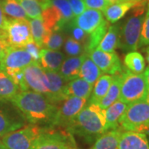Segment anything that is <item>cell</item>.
I'll list each match as a JSON object with an SVG mask.
<instances>
[{
  "instance_id": "41",
  "label": "cell",
  "mask_w": 149,
  "mask_h": 149,
  "mask_svg": "<svg viewBox=\"0 0 149 149\" xmlns=\"http://www.w3.org/2000/svg\"><path fill=\"white\" fill-rule=\"evenodd\" d=\"M8 20V18L6 17L4 14L3 8L0 5V31L1 32H3L4 31V28H5L6 24H7V22Z\"/></svg>"
},
{
  "instance_id": "30",
  "label": "cell",
  "mask_w": 149,
  "mask_h": 149,
  "mask_svg": "<svg viewBox=\"0 0 149 149\" xmlns=\"http://www.w3.org/2000/svg\"><path fill=\"white\" fill-rule=\"evenodd\" d=\"M0 5L6 17L10 19H27V16L17 0H0Z\"/></svg>"
},
{
  "instance_id": "33",
  "label": "cell",
  "mask_w": 149,
  "mask_h": 149,
  "mask_svg": "<svg viewBox=\"0 0 149 149\" xmlns=\"http://www.w3.org/2000/svg\"><path fill=\"white\" fill-rule=\"evenodd\" d=\"M33 41L41 47H42L43 38L45 37V28L42 17L34 18L29 21Z\"/></svg>"
},
{
  "instance_id": "8",
  "label": "cell",
  "mask_w": 149,
  "mask_h": 149,
  "mask_svg": "<svg viewBox=\"0 0 149 149\" xmlns=\"http://www.w3.org/2000/svg\"><path fill=\"white\" fill-rule=\"evenodd\" d=\"M4 40L9 47L24 48L33 41L28 19H10L4 28Z\"/></svg>"
},
{
  "instance_id": "47",
  "label": "cell",
  "mask_w": 149,
  "mask_h": 149,
  "mask_svg": "<svg viewBox=\"0 0 149 149\" xmlns=\"http://www.w3.org/2000/svg\"><path fill=\"white\" fill-rule=\"evenodd\" d=\"M146 101L148 102L149 104V87L148 90V94H147V97H146Z\"/></svg>"
},
{
  "instance_id": "42",
  "label": "cell",
  "mask_w": 149,
  "mask_h": 149,
  "mask_svg": "<svg viewBox=\"0 0 149 149\" xmlns=\"http://www.w3.org/2000/svg\"><path fill=\"white\" fill-rule=\"evenodd\" d=\"M8 44L7 43L4 39H0V60L2 59L3 54H4V52L7 48L8 47Z\"/></svg>"
},
{
  "instance_id": "49",
  "label": "cell",
  "mask_w": 149,
  "mask_h": 149,
  "mask_svg": "<svg viewBox=\"0 0 149 149\" xmlns=\"http://www.w3.org/2000/svg\"><path fill=\"white\" fill-rule=\"evenodd\" d=\"M110 2H112V3H115V2H117V1H119V0H109Z\"/></svg>"
},
{
  "instance_id": "43",
  "label": "cell",
  "mask_w": 149,
  "mask_h": 149,
  "mask_svg": "<svg viewBox=\"0 0 149 149\" xmlns=\"http://www.w3.org/2000/svg\"><path fill=\"white\" fill-rule=\"evenodd\" d=\"M143 74L145 79H146V81H147V83H148V85L149 86V67H148L147 69L145 70Z\"/></svg>"
},
{
  "instance_id": "10",
  "label": "cell",
  "mask_w": 149,
  "mask_h": 149,
  "mask_svg": "<svg viewBox=\"0 0 149 149\" xmlns=\"http://www.w3.org/2000/svg\"><path fill=\"white\" fill-rule=\"evenodd\" d=\"M34 62L31 55L24 48L8 47L0 60V69L8 75L22 70Z\"/></svg>"
},
{
  "instance_id": "51",
  "label": "cell",
  "mask_w": 149,
  "mask_h": 149,
  "mask_svg": "<svg viewBox=\"0 0 149 149\" xmlns=\"http://www.w3.org/2000/svg\"><path fill=\"white\" fill-rule=\"evenodd\" d=\"M71 149H76V148H71Z\"/></svg>"
},
{
  "instance_id": "2",
  "label": "cell",
  "mask_w": 149,
  "mask_h": 149,
  "mask_svg": "<svg viewBox=\"0 0 149 149\" xmlns=\"http://www.w3.org/2000/svg\"><path fill=\"white\" fill-rule=\"evenodd\" d=\"M105 112L95 104L84 107L65 128L89 142H93L104 133Z\"/></svg>"
},
{
  "instance_id": "44",
  "label": "cell",
  "mask_w": 149,
  "mask_h": 149,
  "mask_svg": "<svg viewBox=\"0 0 149 149\" xmlns=\"http://www.w3.org/2000/svg\"><path fill=\"white\" fill-rule=\"evenodd\" d=\"M146 55H147V61H148V67H149V47L147 48V50H146Z\"/></svg>"
},
{
  "instance_id": "52",
  "label": "cell",
  "mask_w": 149,
  "mask_h": 149,
  "mask_svg": "<svg viewBox=\"0 0 149 149\" xmlns=\"http://www.w3.org/2000/svg\"><path fill=\"white\" fill-rule=\"evenodd\" d=\"M148 143H149V139H148Z\"/></svg>"
},
{
  "instance_id": "3",
  "label": "cell",
  "mask_w": 149,
  "mask_h": 149,
  "mask_svg": "<svg viewBox=\"0 0 149 149\" xmlns=\"http://www.w3.org/2000/svg\"><path fill=\"white\" fill-rule=\"evenodd\" d=\"M147 3L133 7L131 13L119 24L118 47L126 52H134L139 47V39L142 25L145 17Z\"/></svg>"
},
{
  "instance_id": "35",
  "label": "cell",
  "mask_w": 149,
  "mask_h": 149,
  "mask_svg": "<svg viewBox=\"0 0 149 149\" xmlns=\"http://www.w3.org/2000/svg\"><path fill=\"white\" fill-rule=\"evenodd\" d=\"M65 51L70 56H78L85 53V47L72 37H69L65 42Z\"/></svg>"
},
{
  "instance_id": "25",
  "label": "cell",
  "mask_w": 149,
  "mask_h": 149,
  "mask_svg": "<svg viewBox=\"0 0 149 149\" xmlns=\"http://www.w3.org/2000/svg\"><path fill=\"white\" fill-rule=\"evenodd\" d=\"M112 80H113V75L110 74L101 75L95 83V85L92 91L90 99L88 100V104H98L107 94L111 85Z\"/></svg>"
},
{
  "instance_id": "29",
  "label": "cell",
  "mask_w": 149,
  "mask_h": 149,
  "mask_svg": "<svg viewBox=\"0 0 149 149\" xmlns=\"http://www.w3.org/2000/svg\"><path fill=\"white\" fill-rule=\"evenodd\" d=\"M22 120L13 118L8 113L0 109V137H3L8 133L13 132L18 128L23 127Z\"/></svg>"
},
{
  "instance_id": "22",
  "label": "cell",
  "mask_w": 149,
  "mask_h": 149,
  "mask_svg": "<svg viewBox=\"0 0 149 149\" xmlns=\"http://www.w3.org/2000/svg\"><path fill=\"white\" fill-rule=\"evenodd\" d=\"M119 42V24L109 26L108 31L103 37L100 43L96 49L104 52H114L118 47Z\"/></svg>"
},
{
  "instance_id": "21",
  "label": "cell",
  "mask_w": 149,
  "mask_h": 149,
  "mask_svg": "<svg viewBox=\"0 0 149 149\" xmlns=\"http://www.w3.org/2000/svg\"><path fill=\"white\" fill-rule=\"evenodd\" d=\"M122 129L119 128L107 131L96 139L91 149H118Z\"/></svg>"
},
{
  "instance_id": "6",
  "label": "cell",
  "mask_w": 149,
  "mask_h": 149,
  "mask_svg": "<svg viewBox=\"0 0 149 149\" xmlns=\"http://www.w3.org/2000/svg\"><path fill=\"white\" fill-rule=\"evenodd\" d=\"M75 148L71 133L65 128L44 129L37 137L31 149H71Z\"/></svg>"
},
{
  "instance_id": "32",
  "label": "cell",
  "mask_w": 149,
  "mask_h": 149,
  "mask_svg": "<svg viewBox=\"0 0 149 149\" xmlns=\"http://www.w3.org/2000/svg\"><path fill=\"white\" fill-rule=\"evenodd\" d=\"M47 2L49 5L55 6L60 11L66 26L72 21L74 15L68 0H47Z\"/></svg>"
},
{
  "instance_id": "19",
  "label": "cell",
  "mask_w": 149,
  "mask_h": 149,
  "mask_svg": "<svg viewBox=\"0 0 149 149\" xmlns=\"http://www.w3.org/2000/svg\"><path fill=\"white\" fill-rule=\"evenodd\" d=\"M92 91L93 85L79 77L68 82L65 90V95L66 99L69 97H76L89 100Z\"/></svg>"
},
{
  "instance_id": "7",
  "label": "cell",
  "mask_w": 149,
  "mask_h": 149,
  "mask_svg": "<svg viewBox=\"0 0 149 149\" xmlns=\"http://www.w3.org/2000/svg\"><path fill=\"white\" fill-rule=\"evenodd\" d=\"M43 128L37 124L25 125L2 137V142L7 149H31Z\"/></svg>"
},
{
  "instance_id": "16",
  "label": "cell",
  "mask_w": 149,
  "mask_h": 149,
  "mask_svg": "<svg viewBox=\"0 0 149 149\" xmlns=\"http://www.w3.org/2000/svg\"><path fill=\"white\" fill-rule=\"evenodd\" d=\"M118 149H149L148 139L145 133L122 130Z\"/></svg>"
},
{
  "instance_id": "40",
  "label": "cell",
  "mask_w": 149,
  "mask_h": 149,
  "mask_svg": "<svg viewBox=\"0 0 149 149\" xmlns=\"http://www.w3.org/2000/svg\"><path fill=\"white\" fill-rule=\"evenodd\" d=\"M71 10L74 17L79 16L86 9L85 3L83 0H68Z\"/></svg>"
},
{
  "instance_id": "9",
  "label": "cell",
  "mask_w": 149,
  "mask_h": 149,
  "mask_svg": "<svg viewBox=\"0 0 149 149\" xmlns=\"http://www.w3.org/2000/svg\"><path fill=\"white\" fill-rule=\"evenodd\" d=\"M88 100L76 97H69L57 104V109L52 121L50 123V128H65L79 112L86 106Z\"/></svg>"
},
{
  "instance_id": "46",
  "label": "cell",
  "mask_w": 149,
  "mask_h": 149,
  "mask_svg": "<svg viewBox=\"0 0 149 149\" xmlns=\"http://www.w3.org/2000/svg\"><path fill=\"white\" fill-rule=\"evenodd\" d=\"M0 39H4V32L0 31Z\"/></svg>"
},
{
  "instance_id": "50",
  "label": "cell",
  "mask_w": 149,
  "mask_h": 149,
  "mask_svg": "<svg viewBox=\"0 0 149 149\" xmlns=\"http://www.w3.org/2000/svg\"><path fill=\"white\" fill-rule=\"evenodd\" d=\"M146 134H148V135H149V129H148V132L146 133Z\"/></svg>"
},
{
  "instance_id": "18",
  "label": "cell",
  "mask_w": 149,
  "mask_h": 149,
  "mask_svg": "<svg viewBox=\"0 0 149 149\" xmlns=\"http://www.w3.org/2000/svg\"><path fill=\"white\" fill-rule=\"evenodd\" d=\"M65 61V55L59 51L42 49L39 64L45 70L58 71Z\"/></svg>"
},
{
  "instance_id": "13",
  "label": "cell",
  "mask_w": 149,
  "mask_h": 149,
  "mask_svg": "<svg viewBox=\"0 0 149 149\" xmlns=\"http://www.w3.org/2000/svg\"><path fill=\"white\" fill-rule=\"evenodd\" d=\"M48 80V100L52 104L57 105L61 101L66 100L65 95V90L68 84L60 74L58 71L45 70Z\"/></svg>"
},
{
  "instance_id": "45",
  "label": "cell",
  "mask_w": 149,
  "mask_h": 149,
  "mask_svg": "<svg viewBox=\"0 0 149 149\" xmlns=\"http://www.w3.org/2000/svg\"><path fill=\"white\" fill-rule=\"evenodd\" d=\"M0 149H7V148L4 146V144L3 143L1 139H0Z\"/></svg>"
},
{
  "instance_id": "15",
  "label": "cell",
  "mask_w": 149,
  "mask_h": 149,
  "mask_svg": "<svg viewBox=\"0 0 149 149\" xmlns=\"http://www.w3.org/2000/svg\"><path fill=\"white\" fill-rule=\"evenodd\" d=\"M147 3L148 2L138 3L133 0H119L115 3H112L109 7H107L106 9L103 12V14L109 22L115 23L122 19L133 7Z\"/></svg>"
},
{
  "instance_id": "5",
  "label": "cell",
  "mask_w": 149,
  "mask_h": 149,
  "mask_svg": "<svg viewBox=\"0 0 149 149\" xmlns=\"http://www.w3.org/2000/svg\"><path fill=\"white\" fill-rule=\"evenodd\" d=\"M148 85L143 74H134L125 70L122 71V81L118 100L130 104L135 102L146 100Z\"/></svg>"
},
{
  "instance_id": "28",
  "label": "cell",
  "mask_w": 149,
  "mask_h": 149,
  "mask_svg": "<svg viewBox=\"0 0 149 149\" xmlns=\"http://www.w3.org/2000/svg\"><path fill=\"white\" fill-rule=\"evenodd\" d=\"M109 22L104 19V22L99 27L96 28L95 31L90 33L88 37V42L85 47V53L88 54L91 52L92 51L95 50L98 47L99 44L100 43L103 37H104L105 33L108 31V28L109 27Z\"/></svg>"
},
{
  "instance_id": "26",
  "label": "cell",
  "mask_w": 149,
  "mask_h": 149,
  "mask_svg": "<svg viewBox=\"0 0 149 149\" xmlns=\"http://www.w3.org/2000/svg\"><path fill=\"white\" fill-rule=\"evenodd\" d=\"M101 74L102 71L100 68L87 56L80 66L79 77L93 85L101 76Z\"/></svg>"
},
{
  "instance_id": "27",
  "label": "cell",
  "mask_w": 149,
  "mask_h": 149,
  "mask_svg": "<svg viewBox=\"0 0 149 149\" xmlns=\"http://www.w3.org/2000/svg\"><path fill=\"white\" fill-rule=\"evenodd\" d=\"M25 11L27 17L39 18L44 8H47V0H17Z\"/></svg>"
},
{
  "instance_id": "24",
  "label": "cell",
  "mask_w": 149,
  "mask_h": 149,
  "mask_svg": "<svg viewBox=\"0 0 149 149\" xmlns=\"http://www.w3.org/2000/svg\"><path fill=\"white\" fill-rule=\"evenodd\" d=\"M20 92V89L8 74L0 69V100H9Z\"/></svg>"
},
{
  "instance_id": "12",
  "label": "cell",
  "mask_w": 149,
  "mask_h": 149,
  "mask_svg": "<svg viewBox=\"0 0 149 149\" xmlns=\"http://www.w3.org/2000/svg\"><path fill=\"white\" fill-rule=\"evenodd\" d=\"M88 56L100 68L102 73L113 75L123 71L120 59L115 52H104L95 49L88 54Z\"/></svg>"
},
{
  "instance_id": "38",
  "label": "cell",
  "mask_w": 149,
  "mask_h": 149,
  "mask_svg": "<svg viewBox=\"0 0 149 149\" xmlns=\"http://www.w3.org/2000/svg\"><path fill=\"white\" fill-rule=\"evenodd\" d=\"M84 3L86 8L100 12H104L107 7H109L112 3V2L109 0H84Z\"/></svg>"
},
{
  "instance_id": "53",
  "label": "cell",
  "mask_w": 149,
  "mask_h": 149,
  "mask_svg": "<svg viewBox=\"0 0 149 149\" xmlns=\"http://www.w3.org/2000/svg\"><path fill=\"white\" fill-rule=\"evenodd\" d=\"M148 1H149V0H148Z\"/></svg>"
},
{
  "instance_id": "11",
  "label": "cell",
  "mask_w": 149,
  "mask_h": 149,
  "mask_svg": "<svg viewBox=\"0 0 149 149\" xmlns=\"http://www.w3.org/2000/svg\"><path fill=\"white\" fill-rule=\"evenodd\" d=\"M24 85L26 91H31L48 95V80L45 70L40 65L39 62H32L23 69Z\"/></svg>"
},
{
  "instance_id": "48",
  "label": "cell",
  "mask_w": 149,
  "mask_h": 149,
  "mask_svg": "<svg viewBox=\"0 0 149 149\" xmlns=\"http://www.w3.org/2000/svg\"><path fill=\"white\" fill-rule=\"evenodd\" d=\"M135 2H138V3H142V2H148V0H133Z\"/></svg>"
},
{
  "instance_id": "23",
  "label": "cell",
  "mask_w": 149,
  "mask_h": 149,
  "mask_svg": "<svg viewBox=\"0 0 149 149\" xmlns=\"http://www.w3.org/2000/svg\"><path fill=\"white\" fill-rule=\"evenodd\" d=\"M121 81H122V72L113 75V80H112V83L109 91L105 96L98 104V105L102 109L105 110L108 107H109L114 102L118 100L119 95H120Z\"/></svg>"
},
{
  "instance_id": "20",
  "label": "cell",
  "mask_w": 149,
  "mask_h": 149,
  "mask_svg": "<svg viewBox=\"0 0 149 149\" xmlns=\"http://www.w3.org/2000/svg\"><path fill=\"white\" fill-rule=\"evenodd\" d=\"M128 107V104L125 103L117 100L113 104L108 107L104 110L105 112V127L104 132L113 130L118 128L119 120L124 113Z\"/></svg>"
},
{
  "instance_id": "17",
  "label": "cell",
  "mask_w": 149,
  "mask_h": 149,
  "mask_svg": "<svg viewBox=\"0 0 149 149\" xmlns=\"http://www.w3.org/2000/svg\"><path fill=\"white\" fill-rule=\"evenodd\" d=\"M88 55L82 54L78 56H72L65 60L59 70L60 74L68 82L79 78L80 66Z\"/></svg>"
},
{
  "instance_id": "31",
  "label": "cell",
  "mask_w": 149,
  "mask_h": 149,
  "mask_svg": "<svg viewBox=\"0 0 149 149\" xmlns=\"http://www.w3.org/2000/svg\"><path fill=\"white\" fill-rule=\"evenodd\" d=\"M126 68L134 74H143L145 69V61L142 54L138 52H130L124 57Z\"/></svg>"
},
{
  "instance_id": "1",
  "label": "cell",
  "mask_w": 149,
  "mask_h": 149,
  "mask_svg": "<svg viewBox=\"0 0 149 149\" xmlns=\"http://www.w3.org/2000/svg\"><path fill=\"white\" fill-rule=\"evenodd\" d=\"M23 117L32 124L50 123L53 119L57 105L42 94L34 91H20L10 100Z\"/></svg>"
},
{
  "instance_id": "34",
  "label": "cell",
  "mask_w": 149,
  "mask_h": 149,
  "mask_svg": "<svg viewBox=\"0 0 149 149\" xmlns=\"http://www.w3.org/2000/svg\"><path fill=\"white\" fill-rule=\"evenodd\" d=\"M63 43L64 36L61 32V30H56L53 31L45 39L42 47H46L52 51H58L62 47Z\"/></svg>"
},
{
  "instance_id": "39",
  "label": "cell",
  "mask_w": 149,
  "mask_h": 149,
  "mask_svg": "<svg viewBox=\"0 0 149 149\" xmlns=\"http://www.w3.org/2000/svg\"><path fill=\"white\" fill-rule=\"evenodd\" d=\"M24 49L27 51L28 53L31 55V56L32 57L34 61H36V62H38V61H39L42 47H39L34 41H32L31 42L27 43V45L25 46Z\"/></svg>"
},
{
  "instance_id": "14",
  "label": "cell",
  "mask_w": 149,
  "mask_h": 149,
  "mask_svg": "<svg viewBox=\"0 0 149 149\" xmlns=\"http://www.w3.org/2000/svg\"><path fill=\"white\" fill-rule=\"evenodd\" d=\"M104 20V14L100 11L88 8L85 9L79 16L74 17L70 23L80 27L86 33L90 34L95 31Z\"/></svg>"
},
{
  "instance_id": "37",
  "label": "cell",
  "mask_w": 149,
  "mask_h": 149,
  "mask_svg": "<svg viewBox=\"0 0 149 149\" xmlns=\"http://www.w3.org/2000/svg\"><path fill=\"white\" fill-rule=\"evenodd\" d=\"M67 26H70V34L72 36V38L74 39L75 41L79 42L80 44H82L83 47H85V45L87 44V42H88L89 34L86 33L85 31H83L82 29H80V27L72 25L70 22Z\"/></svg>"
},
{
  "instance_id": "36",
  "label": "cell",
  "mask_w": 149,
  "mask_h": 149,
  "mask_svg": "<svg viewBox=\"0 0 149 149\" xmlns=\"http://www.w3.org/2000/svg\"><path fill=\"white\" fill-rule=\"evenodd\" d=\"M143 46H149V3H148V8L144 17L139 39V47Z\"/></svg>"
},
{
  "instance_id": "4",
  "label": "cell",
  "mask_w": 149,
  "mask_h": 149,
  "mask_svg": "<svg viewBox=\"0 0 149 149\" xmlns=\"http://www.w3.org/2000/svg\"><path fill=\"white\" fill-rule=\"evenodd\" d=\"M118 128L123 131L145 133L149 129V104L146 100L128 104L119 120Z\"/></svg>"
}]
</instances>
